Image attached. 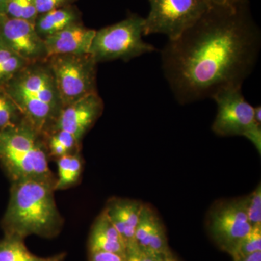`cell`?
<instances>
[{
  "mask_svg": "<svg viewBox=\"0 0 261 261\" xmlns=\"http://www.w3.org/2000/svg\"><path fill=\"white\" fill-rule=\"evenodd\" d=\"M260 31L249 1L210 8L161 51L165 77L180 104L242 87L256 64Z\"/></svg>",
  "mask_w": 261,
  "mask_h": 261,
  "instance_id": "cell-1",
  "label": "cell"
},
{
  "mask_svg": "<svg viewBox=\"0 0 261 261\" xmlns=\"http://www.w3.org/2000/svg\"><path fill=\"white\" fill-rule=\"evenodd\" d=\"M55 184L29 179L13 182L9 205L3 219L5 236L25 240L30 235L53 238L64 220L55 200Z\"/></svg>",
  "mask_w": 261,
  "mask_h": 261,
  "instance_id": "cell-2",
  "label": "cell"
},
{
  "mask_svg": "<svg viewBox=\"0 0 261 261\" xmlns=\"http://www.w3.org/2000/svg\"><path fill=\"white\" fill-rule=\"evenodd\" d=\"M3 88L24 119L45 137L63 108L47 61L29 63Z\"/></svg>",
  "mask_w": 261,
  "mask_h": 261,
  "instance_id": "cell-3",
  "label": "cell"
},
{
  "mask_svg": "<svg viewBox=\"0 0 261 261\" xmlns=\"http://www.w3.org/2000/svg\"><path fill=\"white\" fill-rule=\"evenodd\" d=\"M45 137L25 121L0 130V161L12 181L42 180L55 184Z\"/></svg>",
  "mask_w": 261,
  "mask_h": 261,
  "instance_id": "cell-4",
  "label": "cell"
},
{
  "mask_svg": "<svg viewBox=\"0 0 261 261\" xmlns=\"http://www.w3.org/2000/svg\"><path fill=\"white\" fill-rule=\"evenodd\" d=\"M145 18L130 14L124 20L96 31L89 54L97 63L122 60L129 61L156 51L143 40Z\"/></svg>",
  "mask_w": 261,
  "mask_h": 261,
  "instance_id": "cell-5",
  "label": "cell"
},
{
  "mask_svg": "<svg viewBox=\"0 0 261 261\" xmlns=\"http://www.w3.org/2000/svg\"><path fill=\"white\" fill-rule=\"evenodd\" d=\"M212 99L217 105L213 132L221 137H245L260 154V125L255 121L254 107L245 100L242 87L221 89L213 96Z\"/></svg>",
  "mask_w": 261,
  "mask_h": 261,
  "instance_id": "cell-6",
  "label": "cell"
},
{
  "mask_svg": "<svg viewBox=\"0 0 261 261\" xmlns=\"http://www.w3.org/2000/svg\"><path fill=\"white\" fill-rule=\"evenodd\" d=\"M63 107L97 92V65L90 54L47 58Z\"/></svg>",
  "mask_w": 261,
  "mask_h": 261,
  "instance_id": "cell-7",
  "label": "cell"
},
{
  "mask_svg": "<svg viewBox=\"0 0 261 261\" xmlns=\"http://www.w3.org/2000/svg\"><path fill=\"white\" fill-rule=\"evenodd\" d=\"M144 35L160 34L168 41L177 39L210 8L205 0H149Z\"/></svg>",
  "mask_w": 261,
  "mask_h": 261,
  "instance_id": "cell-8",
  "label": "cell"
},
{
  "mask_svg": "<svg viewBox=\"0 0 261 261\" xmlns=\"http://www.w3.org/2000/svg\"><path fill=\"white\" fill-rule=\"evenodd\" d=\"M208 228L220 248L231 255L252 228L247 219L245 197L216 204L209 215Z\"/></svg>",
  "mask_w": 261,
  "mask_h": 261,
  "instance_id": "cell-9",
  "label": "cell"
},
{
  "mask_svg": "<svg viewBox=\"0 0 261 261\" xmlns=\"http://www.w3.org/2000/svg\"><path fill=\"white\" fill-rule=\"evenodd\" d=\"M0 42L29 63L45 61L47 53L44 39L34 23L0 15Z\"/></svg>",
  "mask_w": 261,
  "mask_h": 261,
  "instance_id": "cell-10",
  "label": "cell"
},
{
  "mask_svg": "<svg viewBox=\"0 0 261 261\" xmlns=\"http://www.w3.org/2000/svg\"><path fill=\"white\" fill-rule=\"evenodd\" d=\"M104 103L97 92L62 108L46 137L55 132H63L73 136L80 145L82 139L101 116Z\"/></svg>",
  "mask_w": 261,
  "mask_h": 261,
  "instance_id": "cell-11",
  "label": "cell"
},
{
  "mask_svg": "<svg viewBox=\"0 0 261 261\" xmlns=\"http://www.w3.org/2000/svg\"><path fill=\"white\" fill-rule=\"evenodd\" d=\"M96 31L82 23L70 25L44 39L47 58L62 55L88 54Z\"/></svg>",
  "mask_w": 261,
  "mask_h": 261,
  "instance_id": "cell-12",
  "label": "cell"
},
{
  "mask_svg": "<svg viewBox=\"0 0 261 261\" xmlns=\"http://www.w3.org/2000/svg\"><path fill=\"white\" fill-rule=\"evenodd\" d=\"M135 242L141 248L157 255L171 253L162 221L155 211L145 204L136 228Z\"/></svg>",
  "mask_w": 261,
  "mask_h": 261,
  "instance_id": "cell-13",
  "label": "cell"
},
{
  "mask_svg": "<svg viewBox=\"0 0 261 261\" xmlns=\"http://www.w3.org/2000/svg\"><path fill=\"white\" fill-rule=\"evenodd\" d=\"M143 205L140 201L113 197L108 200L105 208L123 238L126 249L137 245L135 242L136 228Z\"/></svg>",
  "mask_w": 261,
  "mask_h": 261,
  "instance_id": "cell-14",
  "label": "cell"
},
{
  "mask_svg": "<svg viewBox=\"0 0 261 261\" xmlns=\"http://www.w3.org/2000/svg\"><path fill=\"white\" fill-rule=\"evenodd\" d=\"M88 250L89 252H110L126 255L124 241L105 209L96 218L91 228Z\"/></svg>",
  "mask_w": 261,
  "mask_h": 261,
  "instance_id": "cell-15",
  "label": "cell"
},
{
  "mask_svg": "<svg viewBox=\"0 0 261 261\" xmlns=\"http://www.w3.org/2000/svg\"><path fill=\"white\" fill-rule=\"evenodd\" d=\"M81 23L78 10L70 5L38 15L36 31L43 39L70 25Z\"/></svg>",
  "mask_w": 261,
  "mask_h": 261,
  "instance_id": "cell-16",
  "label": "cell"
},
{
  "mask_svg": "<svg viewBox=\"0 0 261 261\" xmlns=\"http://www.w3.org/2000/svg\"><path fill=\"white\" fill-rule=\"evenodd\" d=\"M65 252L43 257L32 253L21 239L5 236L0 241V261H64Z\"/></svg>",
  "mask_w": 261,
  "mask_h": 261,
  "instance_id": "cell-17",
  "label": "cell"
},
{
  "mask_svg": "<svg viewBox=\"0 0 261 261\" xmlns=\"http://www.w3.org/2000/svg\"><path fill=\"white\" fill-rule=\"evenodd\" d=\"M29 63H31L0 42V87H4Z\"/></svg>",
  "mask_w": 261,
  "mask_h": 261,
  "instance_id": "cell-18",
  "label": "cell"
},
{
  "mask_svg": "<svg viewBox=\"0 0 261 261\" xmlns=\"http://www.w3.org/2000/svg\"><path fill=\"white\" fill-rule=\"evenodd\" d=\"M45 139L49 157L57 159L65 154L73 153V151L77 152L81 146L73 136L63 130L51 134Z\"/></svg>",
  "mask_w": 261,
  "mask_h": 261,
  "instance_id": "cell-19",
  "label": "cell"
},
{
  "mask_svg": "<svg viewBox=\"0 0 261 261\" xmlns=\"http://www.w3.org/2000/svg\"><path fill=\"white\" fill-rule=\"evenodd\" d=\"M24 119L13 99L0 87V130L15 126Z\"/></svg>",
  "mask_w": 261,
  "mask_h": 261,
  "instance_id": "cell-20",
  "label": "cell"
},
{
  "mask_svg": "<svg viewBox=\"0 0 261 261\" xmlns=\"http://www.w3.org/2000/svg\"><path fill=\"white\" fill-rule=\"evenodd\" d=\"M11 18L21 19L35 23L38 17L35 0H7L3 13Z\"/></svg>",
  "mask_w": 261,
  "mask_h": 261,
  "instance_id": "cell-21",
  "label": "cell"
},
{
  "mask_svg": "<svg viewBox=\"0 0 261 261\" xmlns=\"http://www.w3.org/2000/svg\"><path fill=\"white\" fill-rule=\"evenodd\" d=\"M259 251H261V226L252 227L230 255L236 261Z\"/></svg>",
  "mask_w": 261,
  "mask_h": 261,
  "instance_id": "cell-22",
  "label": "cell"
},
{
  "mask_svg": "<svg viewBox=\"0 0 261 261\" xmlns=\"http://www.w3.org/2000/svg\"><path fill=\"white\" fill-rule=\"evenodd\" d=\"M247 219L252 227L261 226V187H256L250 195L245 197Z\"/></svg>",
  "mask_w": 261,
  "mask_h": 261,
  "instance_id": "cell-23",
  "label": "cell"
},
{
  "mask_svg": "<svg viewBox=\"0 0 261 261\" xmlns=\"http://www.w3.org/2000/svg\"><path fill=\"white\" fill-rule=\"evenodd\" d=\"M82 171V161L79 151L72 153L71 160L68 173L65 176L64 181L59 186L57 187V190H65L75 185L80 180Z\"/></svg>",
  "mask_w": 261,
  "mask_h": 261,
  "instance_id": "cell-24",
  "label": "cell"
},
{
  "mask_svg": "<svg viewBox=\"0 0 261 261\" xmlns=\"http://www.w3.org/2000/svg\"><path fill=\"white\" fill-rule=\"evenodd\" d=\"M164 256L144 250L137 245L126 249V261H162Z\"/></svg>",
  "mask_w": 261,
  "mask_h": 261,
  "instance_id": "cell-25",
  "label": "cell"
},
{
  "mask_svg": "<svg viewBox=\"0 0 261 261\" xmlns=\"http://www.w3.org/2000/svg\"><path fill=\"white\" fill-rule=\"evenodd\" d=\"M73 0H35L38 15L47 13L70 4Z\"/></svg>",
  "mask_w": 261,
  "mask_h": 261,
  "instance_id": "cell-26",
  "label": "cell"
},
{
  "mask_svg": "<svg viewBox=\"0 0 261 261\" xmlns=\"http://www.w3.org/2000/svg\"><path fill=\"white\" fill-rule=\"evenodd\" d=\"M89 261H126V255L115 252H89Z\"/></svg>",
  "mask_w": 261,
  "mask_h": 261,
  "instance_id": "cell-27",
  "label": "cell"
},
{
  "mask_svg": "<svg viewBox=\"0 0 261 261\" xmlns=\"http://www.w3.org/2000/svg\"><path fill=\"white\" fill-rule=\"evenodd\" d=\"M236 261H261V251L250 254Z\"/></svg>",
  "mask_w": 261,
  "mask_h": 261,
  "instance_id": "cell-28",
  "label": "cell"
},
{
  "mask_svg": "<svg viewBox=\"0 0 261 261\" xmlns=\"http://www.w3.org/2000/svg\"><path fill=\"white\" fill-rule=\"evenodd\" d=\"M207 3H210L211 5H229L232 3H236V2L240 1V0H205ZM241 1V0H240Z\"/></svg>",
  "mask_w": 261,
  "mask_h": 261,
  "instance_id": "cell-29",
  "label": "cell"
},
{
  "mask_svg": "<svg viewBox=\"0 0 261 261\" xmlns=\"http://www.w3.org/2000/svg\"><path fill=\"white\" fill-rule=\"evenodd\" d=\"M254 116H255V121L258 124L261 123V108L260 106H257L254 108Z\"/></svg>",
  "mask_w": 261,
  "mask_h": 261,
  "instance_id": "cell-30",
  "label": "cell"
},
{
  "mask_svg": "<svg viewBox=\"0 0 261 261\" xmlns=\"http://www.w3.org/2000/svg\"><path fill=\"white\" fill-rule=\"evenodd\" d=\"M162 261H179L172 253L168 254L163 257Z\"/></svg>",
  "mask_w": 261,
  "mask_h": 261,
  "instance_id": "cell-31",
  "label": "cell"
},
{
  "mask_svg": "<svg viewBox=\"0 0 261 261\" xmlns=\"http://www.w3.org/2000/svg\"><path fill=\"white\" fill-rule=\"evenodd\" d=\"M7 0H0V15L3 14V10H4L5 3Z\"/></svg>",
  "mask_w": 261,
  "mask_h": 261,
  "instance_id": "cell-32",
  "label": "cell"
},
{
  "mask_svg": "<svg viewBox=\"0 0 261 261\" xmlns=\"http://www.w3.org/2000/svg\"><path fill=\"white\" fill-rule=\"evenodd\" d=\"M241 1H249V0H241Z\"/></svg>",
  "mask_w": 261,
  "mask_h": 261,
  "instance_id": "cell-33",
  "label": "cell"
}]
</instances>
